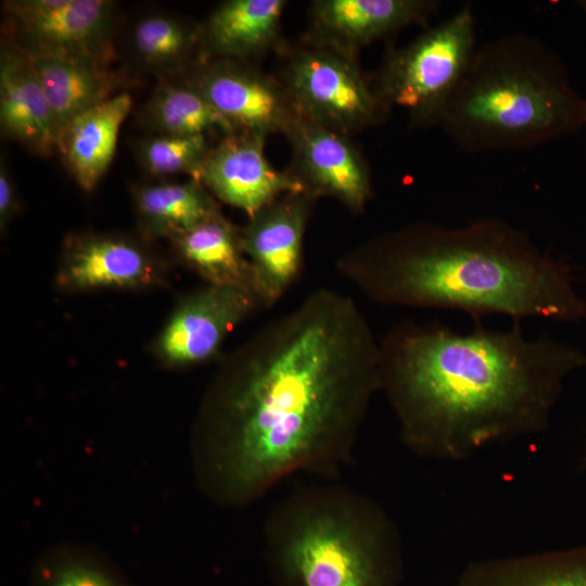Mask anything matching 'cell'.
<instances>
[{
    "label": "cell",
    "instance_id": "6da1fadb",
    "mask_svg": "<svg viewBox=\"0 0 586 586\" xmlns=\"http://www.w3.org/2000/svg\"><path fill=\"white\" fill-rule=\"evenodd\" d=\"M380 386L379 341L355 301L314 290L222 360L191 431L198 488L235 509L296 473L334 477Z\"/></svg>",
    "mask_w": 586,
    "mask_h": 586
},
{
    "label": "cell",
    "instance_id": "7a4b0ae2",
    "mask_svg": "<svg viewBox=\"0 0 586 586\" xmlns=\"http://www.w3.org/2000/svg\"><path fill=\"white\" fill-rule=\"evenodd\" d=\"M380 391L413 453L461 460L546 429L564 379L586 366L578 348L476 326L404 322L379 342Z\"/></svg>",
    "mask_w": 586,
    "mask_h": 586
},
{
    "label": "cell",
    "instance_id": "3957f363",
    "mask_svg": "<svg viewBox=\"0 0 586 586\" xmlns=\"http://www.w3.org/2000/svg\"><path fill=\"white\" fill-rule=\"evenodd\" d=\"M336 269L384 304L576 322L586 301L572 270L498 219L459 228L422 225L341 257Z\"/></svg>",
    "mask_w": 586,
    "mask_h": 586
},
{
    "label": "cell",
    "instance_id": "277c9868",
    "mask_svg": "<svg viewBox=\"0 0 586 586\" xmlns=\"http://www.w3.org/2000/svg\"><path fill=\"white\" fill-rule=\"evenodd\" d=\"M440 125L469 151L531 148L586 126V99L550 49L509 36L475 51Z\"/></svg>",
    "mask_w": 586,
    "mask_h": 586
},
{
    "label": "cell",
    "instance_id": "5b68a950",
    "mask_svg": "<svg viewBox=\"0 0 586 586\" xmlns=\"http://www.w3.org/2000/svg\"><path fill=\"white\" fill-rule=\"evenodd\" d=\"M265 540L288 586H397L398 531L370 499L337 486L300 489L271 511Z\"/></svg>",
    "mask_w": 586,
    "mask_h": 586
},
{
    "label": "cell",
    "instance_id": "8992f818",
    "mask_svg": "<svg viewBox=\"0 0 586 586\" xmlns=\"http://www.w3.org/2000/svg\"><path fill=\"white\" fill-rule=\"evenodd\" d=\"M475 51V22L466 5L393 52L375 94L383 106L404 110L413 126L440 124Z\"/></svg>",
    "mask_w": 586,
    "mask_h": 586
},
{
    "label": "cell",
    "instance_id": "52a82bcc",
    "mask_svg": "<svg viewBox=\"0 0 586 586\" xmlns=\"http://www.w3.org/2000/svg\"><path fill=\"white\" fill-rule=\"evenodd\" d=\"M284 87L302 116L345 136L371 124L383 107L353 60L326 48L294 55Z\"/></svg>",
    "mask_w": 586,
    "mask_h": 586
},
{
    "label": "cell",
    "instance_id": "ba28073f",
    "mask_svg": "<svg viewBox=\"0 0 586 586\" xmlns=\"http://www.w3.org/2000/svg\"><path fill=\"white\" fill-rule=\"evenodd\" d=\"M263 308L249 288L207 284L178 302L154 340L152 353L168 368L208 361L239 323Z\"/></svg>",
    "mask_w": 586,
    "mask_h": 586
},
{
    "label": "cell",
    "instance_id": "9c48e42d",
    "mask_svg": "<svg viewBox=\"0 0 586 586\" xmlns=\"http://www.w3.org/2000/svg\"><path fill=\"white\" fill-rule=\"evenodd\" d=\"M314 200L309 193L285 194L250 217L240 231L254 289L265 309L273 306L300 276Z\"/></svg>",
    "mask_w": 586,
    "mask_h": 586
},
{
    "label": "cell",
    "instance_id": "30bf717a",
    "mask_svg": "<svg viewBox=\"0 0 586 586\" xmlns=\"http://www.w3.org/2000/svg\"><path fill=\"white\" fill-rule=\"evenodd\" d=\"M167 266L143 243L117 234H73L64 242L55 284L66 292L162 286Z\"/></svg>",
    "mask_w": 586,
    "mask_h": 586
},
{
    "label": "cell",
    "instance_id": "8fae6325",
    "mask_svg": "<svg viewBox=\"0 0 586 586\" xmlns=\"http://www.w3.org/2000/svg\"><path fill=\"white\" fill-rule=\"evenodd\" d=\"M17 46L27 52L105 60L114 3L107 0H15L4 4Z\"/></svg>",
    "mask_w": 586,
    "mask_h": 586
},
{
    "label": "cell",
    "instance_id": "7c38bea8",
    "mask_svg": "<svg viewBox=\"0 0 586 586\" xmlns=\"http://www.w3.org/2000/svg\"><path fill=\"white\" fill-rule=\"evenodd\" d=\"M189 84L237 132L286 135L301 116L284 85L228 59L205 65Z\"/></svg>",
    "mask_w": 586,
    "mask_h": 586
},
{
    "label": "cell",
    "instance_id": "4fadbf2b",
    "mask_svg": "<svg viewBox=\"0 0 586 586\" xmlns=\"http://www.w3.org/2000/svg\"><path fill=\"white\" fill-rule=\"evenodd\" d=\"M264 142V137L246 132L224 136L211 146L199 175V181L212 195L249 217L285 194L307 193L290 170L270 165Z\"/></svg>",
    "mask_w": 586,
    "mask_h": 586
},
{
    "label": "cell",
    "instance_id": "5bb4252c",
    "mask_svg": "<svg viewBox=\"0 0 586 586\" xmlns=\"http://www.w3.org/2000/svg\"><path fill=\"white\" fill-rule=\"evenodd\" d=\"M286 136L295 161L290 171L307 193L333 196L351 211L362 212L371 195L370 178L346 136L302 115Z\"/></svg>",
    "mask_w": 586,
    "mask_h": 586
},
{
    "label": "cell",
    "instance_id": "9a60e30c",
    "mask_svg": "<svg viewBox=\"0 0 586 586\" xmlns=\"http://www.w3.org/2000/svg\"><path fill=\"white\" fill-rule=\"evenodd\" d=\"M436 7L423 0H319L313 4V33L321 48L353 60L358 47L425 22Z\"/></svg>",
    "mask_w": 586,
    "mask_h": 586
},
{
    "label": "cell",
    "instance_id": "2e32d148",
    "mask_svg": "<svg viewBox=\"0 0 586 586\" xmlns=\"http://www.w3.org/2000/svg\"><path fill=\"white\" fill-rule=\"evenodd\" d=\"M0 123L5 135L35 152L59 151L51 107L28 55L17 46L1 49Z\"/></svg>",
    "mask_w": 586,
    "mask_h": 586
},
{
    "label": "cell",
    "instance_id": "e0dca14e",
    "mask_svg": "<svg viewBox=\"0 0 586 586\" xmlns=\"http://www.w3.org/2000/svg\"><path fill=\"white\" fill-rule=\"evenodd\" d=\"M25 52L51 107L60 140L73 119L115 95L112 93L118 82L104 60L81 54Z\"/></svg>",
    "mask_w": 586,
    "mask_h": 586
},
{
    "label": "cell",
    "instance_id": "ac0fdd59",
    "mask_svg": "<svg viewBox=\"0 0 586 586\" xmlns=\"http://www.w3.org/2000/svg\"><path fill=\"white\" fill-rule=\"evenodd\" d=\"M131 104L127 92L115 94L78 115L64 130L59 152L84 191L91 192L112 163Z\"/></svg>",
    "mask_w": 586,
    "mask_h": 586
},
{
    "label": "cell",
    "instance_id": "d6986e66",
    "mask_svg": "<svg viewBox=\"0 0 586 586\" xmlns=\"http://www.w3.org/2000/svg\"><path fill=\"white\" fill-rule=\"evenodd\" d=\"M454 586H586V545L470 562Z\"/></svg>",
    "mask_w": 586,
    "mask_h": 586
},
{
    "label": "cell",
    "instance_id": "ffe728a7",
    "mask_svg": "<svg viewBox=\"0 0 586 586\" xmlns=\"http://www.w3.org/2000/svg\"><path fill=\"white\" fill-rule=\"evenodd\" d=\"M170 242L180 262L207 284L245 286L255 292L241 233L220 213Z\"/></svg>",
    "mask_w": 586,
    "mask_h": 586
},
{
    "label": "cell",
    "instance_id": "44dd1931",
    "mask_svg": "<svg viewBox=\"0 0 586 586\" xmlns=\"http://www.w3.org/2000/svg\"><path fill=\"white\" fill-rule=\"evenodd\" d=\"M283 0H229L205 26L208 48L225 59H243L268 49L279 33Z\"/></svg>",
    "mask_w": 586,
    "mask_h": 586
},
{
    "label": "cell",
    "instance_id": "7402d4cb",
    "mask_svg": "<svg viewBox=\"0 0 586 586\" xmlns=\"http://www.w3.org/2000/svg\"><path fill=\"white\" fill-rule=\"evenodd\" d=\"M132 196L142 228L153 238L170 240L220 213L209 191L195 179L139 186Z\"/></svg>",
    "mask_w": 586,
    "mask_h": 586
},
{
    "label": "cell",
    "instance_id": "603a6c76",
    "mask_svg": "<svg viewBox=\"0 0 586 586\" xmlns=\"http://www.w3.org/2000/svg\"><path fill=\"white\" fill-rule=\"evenodd\" d=\"M30 586H135L102 552L77 543L46 548L34 561Z\"/></svg>",
    "mask_w": 586,
    "mask_h": 586
},
{
    "label": "cell",
    "instance_id": "cb8c5ba5",
    "mask_svg": "<svg viewBox=\"0 0 586 586\" xmlns=\"http://www.w3.org/2000/svg\"><path fill=\"white\" fill-rule=\"evenodd\" d=\"M150 126L162 135L206 136L219 131L237 132L191 84L160 87L144 110Z\"/></svg>",
    "mask_w": 586,
    "mask_h": 586
},
{
    "label": "cell",
    "instance_id": "d4e9b609",
    "mask_svg": "<svg viewBox=\"0 0 586 586\" xmlns=\"http://www.w3.org/2000/svg\"><path fill=\"white\" fill-rule=\"evenodd\" d=\"M209 149L206 136L161 135L145 140L140 145L139 156L153 175L188 174L199 181Z\"/></svg>",
    "mask_w": 586,
    "mask_h": 586
},
{
    "label": "cell",
    "instance_id": "484cf974",
    "mask_svg": "<svg viewBox=\"0 0 586 586\" xmlns=\"http://www.w3.org/2000/svg\"><path fill=\"white\" fill-rule=\"evenodd\" d=\"M193 39L182 23L162 14L143 17L132 34L135 50L141 59L160 67L181 62L190 51Z\"/></svg>",
    "mask_w": 586,
    "mask_h": 586
},
{
    "label": "cell",
    "instance_id": "4316f807",
    "mask_svg": "<svg viewBox=\"0 0 586 586\" xmlns=\"http://www.w3.org/2000/svg\"><path fill=\"white\" fill-rule=\"evenodd\" d=\"M18 207L16 189L14 187L11 175L1 161L0 166V225L3 230Z\"/></svg>",
    "mask_w": 586,
    "mask_h": 586
},
{
    "label": "cell",
    "instance_id": "83f0119b",
    "mask_svg": "<svg viewBox=\"0 0 586 586\" xmlns=\"http://www.w3.org/2000/svg\"><path fill=\"white\" fill-rule=\"evenodd\" d=\"M584 467L586 469V453H585V456H584Z\"/></svg>",
    "mask_w": 586,
    "mask_h": 586
},
{
    "label": "cell",
    "instance_id": "f1b7e54d",
    "mask_svg": "<svg viewBox=\"0 0 586 586\" xmlns=\"http://www.w3.org/2000/svg\"><path fill=\"white\" fill-rule=\"evenodd\" d=\"M583 5H584V7H586V1H585V2H583Z\"/></svg>",
    "mask_w": 586,
    "mask_h": 586
}]
</instances>
